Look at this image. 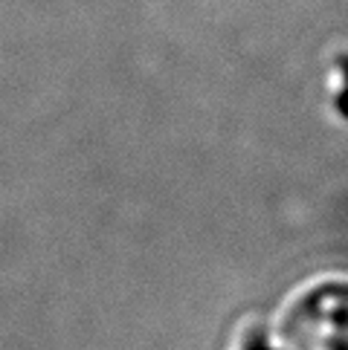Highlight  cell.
I'll use <instances>...</instances> for the list:
<instances>
[{
    "label": "cell",
    "instance_id": "cell-1",
    "mask_svg": "<svg viewBox=\"0 0 348 350\" xmlns=\"http://www.w3.org/2000/svg\"><path fill=\"white\" fill-rule=\"evenodd\" d=\"M282 350H348V286L305 293L284 316Z\"/></svg>",
    "mask_w": 348,
    "mask_h": 350
}]
</instances>
